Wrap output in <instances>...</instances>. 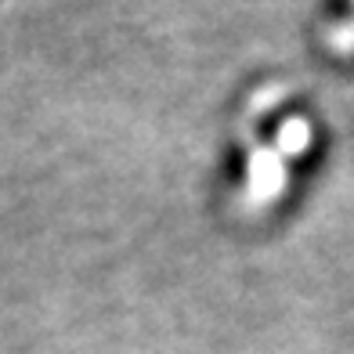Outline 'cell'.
I'll return each mask as SVG.
<instances>
[{"label":"cell","instance_id":"1","mask_svg":"<svg viewBox=\"0 0 354 354\" xmlns=\"http://www.w3.org/2000/svg\"><path fill=\"white\" fill-rule=\"evenodd\" d=\"M282 188V163L275 152H257L250 163V192L253 199H271Z\"/></svg>","mask_w":354,"mask_h":354},{"label":"cell","instance_id":"2","mask_svg":"<svg viewBox=\"0 0 354 354\" xmlns=\"http://www.w3.org/2000/svg\"><path fill=\"white\" fill-rule=\"evenodd\" d=\"M308 138H311L308 123H304V120H293V123H286V127H282L279 149H282L286 156H300L304 149H308Z\"/></svg>","mask_w":354,"mask_h":354}]
</instances>
